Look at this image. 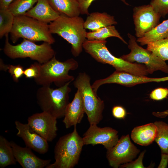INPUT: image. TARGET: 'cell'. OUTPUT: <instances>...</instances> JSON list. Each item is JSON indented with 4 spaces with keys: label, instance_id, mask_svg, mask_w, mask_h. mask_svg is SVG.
<instances>
[{
    "label": "cell",
    "instance_id": "19",
    "mask_svg": "<svg viewBox=\"0 0 168 168\" xmlns=\"http://www.w3.org/2000/svg\"><path fill=\"white\" fill-rule=\"evenodd\" d=\"M156 132V125L150 123L134 128L132 131L131 138L136 143L147 146L155 140Z\"/></svg>",
    "mask_w": 168,
    "mask_h": 168
},
{
    "label": "cell",
    "instance_id": "20",
    "mask_svg": "<svg viewBox=\"0 0 168 168\" xmlns=\"http://www.w3.org/2000/svg\"><path fill=\"white\" fill-rule=\"evenodd\" d=\"M117 23L113 16L105 12H94L89 14L87 17L84 23V27L86 29L94 31Z\"/></svg>",
    "mask_w": 168,
    "mask_h": 168
},
{
    "label": "cell",
    "instance_id": "31",
    "mask_svg": "<svg viewBox=\"0 0 168 168\" xmlns=\"http://www.w3.org/2000/svg\"><path fill=\"white\" fill-rule=\"evenodd\" d=\"M41 64L36 62L24 69V75L25 77L26 78H34V79L38 78L40 74Z\"/></svg>",
    "mask_w": 168,
    "mask_h": 168
},
{
    "label": "cell",
    "instance_id": "8",
    "mask_svg": "<svg viewBox=\"0 0 168 168\" xmlns=\"http://www.w3.org/2000/svg\"><path fill=\"white\" fill-rule=\"evenodd\" d=\"M73 85L81 92L85 113L90 124H97L103 118L104 103L94 91L90 84V76L85 72L80 73Z\"/></svg>",
    "mask_w": 168,
    "mask_h": 168
},
{
    "label": "cell",
    "instance_id": "17",
    "mask_svg": "<svg viewBox=\"0 0 168 168\" xmlns=\"http://www.w3.org/2000/svg\"><path fill=\"white\" fill-rule=\"evenodd\" d=\"M85 113L82 96L78 90L72 101L66 108L63 122L67 128L76 125L81 121Z\"/></svg>",
    "mask_w": 168,
    "mask_h": 168
},
{
    "label": "cell",
    "instance_id": "2",
    "mask_svg": "<svg viewBox=\"0 0 168 168\" xmlns=\"http://www.w3.org/2000/svg\"><path fill=\"white\" fill-rule=\"evenodd\" d=\"M106 40L86 39L83 44V48L97 62L110 65L116 71L141 76H146L149 74L145 65L130 63L113 55L106 46Z\"/></svg>",
    "mask_w": 168,
    "mask_h": 168
},
{
    "label": "cell",
    "instance_id": "32",
    "mask_svg": "<svg viewBox=\"0 0 168 168\" xmlns=\"http://www.w3.org/2000/svg\"><path fill=\"white\" fill-rule=\"evenodd\" d=\"M145 151H142L140 153L138 158L134 161L121 165L119 166L121 168H145L142 162L143 159Z\"/></svg>",
    "mask_w": 168,
    "mask_h": 168
},
{
    "label": "cell",
    "instance_id": "27",
    "mask_svg": "<svg viewBox=\"0 0 168 168\" xmlns=\"http://www.w3.org/2000/svg\"><path fill=\"white\" fill-rule=\"evenodd\" d=\"M37 1V0H14L7 9L15 16L24 15L33 7Z\"/></svg>",
    "mask_w": 168,
    "mask_h": 168
},
{
    "label": "cell",
    "instance_id": "34",
    "mask_svg": "<svg viewBox=\"0 0 168 168\" xmlns=\"http://www.w3.org/2000/svg\"><path fill=\"white\" fill-rule=\"evenodd\" d=\"M80 6L81 14L89 15L88 8L92 2L95 0H77ZM124 4L129 5L126 0H120Z\"/></svg>",
    "mask_w": 168,
    "mask_h": 168
},
{
    "label": "cell",
    "instance_id": "23",
    "mask_svg": "<svg viewBox=\"0 0 168 168\" xmlns=\"http://www.w3.org/2000/svg\"><path fill=\"white\" fill-rule=\"evenodd\" d=\"M16 162L10 142L3 136H0V167L4 168L15 165Z\"/></svg>",
    "mask_w": 168,
    "mask_h": 168
},
{
    "label": "cell",
    "instance_id": "15",
    "mask_svg": "<svg viewBox=\"0 0 168 168\" xmlns=\"http://www.w3.org/2000/svg\"><path fill=\"white\" fill-rule=\"evenodd\" d=\"M15 123L18 131L16 135L22 138L26 147L41 154L48 152V142L33 130L28 124H23L18 121H16Z\"/></svg>",
    "mask_w": 168,
    "mask_h": 168
},
{
    "label": "cell",
    "instance_id": "38",
    "mask_svg": "<svg viewBox=\"0 0 168 168\" xmlns=\"http://www.w3.org/2000/svg\"><path fill=\"white\" fill-rule=\"evenodd\" d=\"M152 114L154 116L156 117L165 118L168 115V109L162 112H153Z\"/></svg>",
    "mask_w": 168,
    "mask_h": 168
},
{
    "label": "cell",
    "instance_id": "14",
    "mask_svg": "<svg viewBox=\"0 0 168 168\" xmlns=\"http://www.w3.org/2000/svg\"><path fill=\"white\" fill-rule=\"evenodd\" d=\"M57 119L44 111L33 114L29 117L27 124L31 129L48 142L56 137Z\"/></svg>",
    "mask_w": 168,
    "mask_h": 168
},
{
    "label": "cell",
    "instance_id": "30",
    "mask_svg": "<svg viewBox=\"0 0 168 168\" xmlns=\"http://www.w3.org/2000/svg\"><path fill=\"white\" fill-rule=\"evenodd\" d=\"M150 4L156 12L164 17L168 13V0H150Z\"/></svg>",
    "mask_w": 168,
    "mask_h": 168
},
{
    "label": "cell",
    "instance_id": "6",
    "mask_svg": "<svg viewBox=\"0 0 168 168\" xmlns=\"http://www.w3.org/2000/svg\"><path fill=\"white\" fill-rule=\"evenodd\" d=\"M70 82L54 89L50 86H42L36 94L37 102L42 111L47 112L57 119L64 117L69 102V94L71 89Z\"/></svg>",
    "mask_w": 168,
    "mask_h": 168
},
{
    "label": "cell",
    "instance_id": "5",
    "mask_svg": "<svg viewBox=\"0 0 168 168\" xmlns=\"http://www.w3.org/2000/svg\"><path fill=\"white\" fill-rule=\"evenodd\" d=\"M78 67V62L73 58L61 62L54 56L47 62L41 64L40 75L34 80L37 84L41 86H50L54 83L60 87L74 80V77L69 75L68 72L70 70L77 69Z\"/></svg>",
    "mask_w": 168,
    "mask_h": 168
},
{
    "label": "cell",
    "instance_id": "16",
    "mask_svg": "<svg viewBox=\"0 0 168 168\" xmlns=\"http://www.w3.org/2000/svg\"><path fill=\"white\" fill-rule=\"evenodd\" d=\"M16 161L23 168H43L47 166L51 160L39 158L32 152L31 149L26 147H22L12 141L10 142Z\"/></svg>",
    "mask_w": 168,
    "mask_h": 168
},
{
    "label": "cell",
    "instance_id": "12",
    "mask_svg": "<svg viewBox=\"0 0 168 168\" xmlns=\"http://www.w3.org/2000/svg\"><path fill=\"white\" fill-rule=\"evenodd\" d=\"M167 81H168V76L161 78H152L115 70L107 77L96 80L91 85V87L94 92L97 94L99 87L101 86L106 84L116 83L127 87H131L143 83Z\"/></svg>",
    "mask_w": 168,
    "mask_h": 168
},
{
    "label": "cell",
    "instance_id": "10",
    "mask_svg": "<svg viewBox=\"0 0 168 168\" xmlns=\"http://www.w3.org/2000/svg\"><path fill=\"white\" fill-rule=\"evenodd\" d=\"M140 151L131 142L128 134L122 136L114 146L107 150L106 157L111 166L118 168L122 164L133 161Z\"/></svg>",
    "mask_w": 168,
    "mask_h": 168
},
{
    "label": "cell",
    "instance_id": "22",
    "mask_svg": "<svg viewBox=\"0 0 168 168\" xmlns=\"http://www.w3.org/2000/svg\"><path fill=\"white\" fill-rule=\"evenodd\" d=\"M168 38V19L164 21L143 37L138 38L137 41L142 45L161 39Z\"/></svg>",
    "mask_w": 168,
    "mask_h": 168
},
{
    "label": "cell",
    "instance_id": "25",
    "mask_svg": "<svg viewBox=\"0 0 168 168\" xmlns=\"http://www.w3.org/2000/svg\"><path fill=\"white\" fill-rule=\"evenodd\" d=\"M154 123L157 128L154 141L160 147L161 153L168 154V124L161 121Z\"/></svg>",
    "mask_w": 168,
    "mask_h": 168
},
{
    "label": "cell",
    "instance_id": "7",
    "mask_svg": "<svg viewBox=\"0 0 168 168\" xmlns=\"http://www.w3.org/2000/svg\"><path fill=\"white\" fill-rule=\"evenodd\" d=\"M3 51L4 54L12 59L29 58L41 63H44L55 56V52L50 44L44 42L38 45L34 42L23 39L16 45L11 44L9 41L8 34L5 35Z\"/></svg>",
    "mask_w": 168,
    "mask_h": 168
},
{
    "label": "cell",
    "instance_id": "11",
    "mask_svg": "<svg viewBox=\"0 0 168 168\" xmlns=\"http://www.w3.org/2000/svg\"><path fill=\"white\" fill-rule=\"evenodd\" d=\"M161 15L156 12L150 4L135 7L133 9V18L136 36H143L159 23Z\"/></svg>",
    "mask_w": 168,
    "mask_h": 168
},
{
    "label": "cell",
    "instance_id": "21",
    "mask_svg": "<svg viewBox=\"0 0 168 168\" xmlns=\"http://www.w3.org/2000/svg\"><path fill=\"white\" fill-rule=\"evenodd\" d=\"M53 8L61 14L69 17L79 16L81 14L77 0H48Z\"/></svg>",
    "mask_w": 168,
    "mask_h": 168
},
{
    "label": "cell",
    "instance_id": "3",
    "mask_svg": "<svg viewBox=\"0 0 168 168\" xmlns=\"http://www.w3.org/2000/svg\"><path fill=\"white\" fill-rule=\"evenodd\" d=\"M84 145L82 138L78 134L76 125L73 131L61 137L54 149L55 162L46 168H72L78 163Z\"/></svg>",
    "mask_w": 168,
    "mask_h": 168
},
{
    "label": "cell",
    "instance_id": "26",
    "mask_svg": "<svg viewBox=\"0 0 168 168\" xmlns=\"http://www.w3.org/2000/svg\"><path fill=\"white\" fill-rule=\"evenodd\" d=\"M147 49L165 61L168 60V38L151 42L147 44Z\"/></svg>",
    "mask_w": 168,
    "mask_h": 168
},
{
    "label": "cell",
    "instance_id": "28",
    "mask_svg": "<svg viewBox=\"0 0 168 168\" xmlns=\"http://www.w3.org/2000/svg\"><path fill=\"white\" fill-rule=\"evenodd\" d=\"M15 16L8 9H0V38L10 33L12 28Z\"/></svg>",
    "mask_w": 168,
    "mask_h": 168
},
{
    "label": "cell",
    "instance_id": "29",
    "mask_svg": "<svg viewBox=\"0 0 168 168\" xmlns=\"http://www.w3.org/2000/svg\"><path fill=\"white\" fill-rule=\"evenodd\" d=\"M0 70L5 71L8 70L15 82H18L19 79L24 75V69L23 67L20 64L16 65H7L4 64L2 60L0 59Z\"/></svg>",
    "mask_w": 168,
    "mask_h": 168
},
{
    "label": "cell",
    "instance_id": "18",
    "mask_svg": "<svg viewBox=\"0 0 168 168\" xmlns=\"http://www.w3.org/2000/svg\"><path fill=\"white\" fill-rule=\"evenodd\" d=\"M24 15L48 23L56 19L60 14L53 8L48 0H37L36 5Z\"/></svg>",
    "mask_w": 168,
    "mask_h": 168
},
{
    "label": "cell",
    "instance_id": "13",
    "mask_svg": "<svg viewBox=\"0 0 168 168\" xmlns=\"http://www.w3.org/2000/svg\"><path fill=\"white\" fill-rule=\"evenodd\" d=\"M118 133L117 130L110 127L100 128L97 124H90L82 138L84 145L100 144L109 150L118 141Z\"/></svg>",
    "mask_w": 168,
    "mask_h": 168
},
{
    "label": "cell",
    "instance_id": "37",
    "mask_svg": "<svg viewBox=\"0 0 168 168\" xmlns=\"http://www.w3.org/2000/svg\"><path fill=\"white\" fill-rule=\"evenodd\" d=\"M14 0H0V9L8 8L10 4Z\"/></svg>",
    "mask_w": 168,
    "mask_h": 168
},
{
    "label": "cell",
    "instance_id": "9",
    "mask_svg": "<svg viewBox=\"0 0 168 168\" xmlns=\"http://www.w3.org/2000/svg\"><path fill=\"white\" fill-rule=\"evenodd\" d=\"M128 36L129 39L128 46L130 52L122 55L120 58L130 63L137 62L144 64L149 74H152L158 70L168 73V65L165 61L139 45L134 36L130 33H128Z\"/></svg>",
    "mask_w": 168,
    "mask_h": 168
},
{
    "label": "cell",
    "instance_id": "24",
    "mask_svg": "<svg viewBox=\"0 0 168 168\" xmlns=\"http://www.w3.org/2000/svg\"><path fill=\"white\" fill-rule=\"evenodd\" d=\"M110 37H117L124 44H128L115 26L113 25L103 27L95 31L86 32V38L88 40H104Z\"/></svg>",
    "mask_w": 168,
    "mask_h": 168
},
{
    "label": "cell",
    "instance_id": "33",
    "mask_svg": "<svg viewBox=\"0 0 168 168\" xmlns=\"http://www.w3.org/2000/svg\"><path fill=\"white\" fill-rule=\"evenodd\" d=\"M168 95V88H158L155 89L151 92L150 97L152 100H159L166 98Z\"/></svg>",
    "mask_w": 168,
    "mask_h": 168
},
{
    "label": "cell",
    "instance_id": "36",
    "mask_svg": "<svg viewBox=\"0 0 168 168\" xmlns=\"http://www.w3.org/2000/svg\"><path fill=\"white\" fill-rule=\"evenodd\" d=\"M168 163V154L165 153H161V160L158 168H165L167 167Z\"/></svg>",
    "mask_w": 168,
    "mask_h": 168
},
{
    "label": "cell",
    "instance_id": "1",
    "mask_svg": "<svg viewBox=\"0 0 168 168\" xmlns=\"http://www.w3.org/2000/svg\"><path fill=\"white\" fill-rule=\"evenodd\" d=\"M84 21L79 16L71 17L64 14L49 24L52 34H57L71 45V52L75 57L82 52L83 44L86 40V31L84 27Z\"/></svg>",
    "mask_w": 168,
    "mask_h": 168
},
{
    "label": "cell",
    "instance_id": "35",
    "mask_svg": "<svg viewBox=\"0 0 168 168\" xmlns=\"http://www.w3.org/2000/svg\"><path fill=\"white\" fill-rule=\"evenodd\" d=\"M112 114L113 116L116 118L119 119H124L126 115V112L123 107L117 105L114 106L113 108Z\"/></svg>",
    "mask_w": 168,
    "mask_h": 168
},
{
    "label": "cell",
    "instance_id": "4",
    "mask_svg": "<svg viewBox=\"0 0 168 168\" xmlns=\"http://www.w3.org/2000/svg\"><path fill=\"white\" fill-rule=\"evenodd\" d=\"M10 33L11 40L13 43L20 38L33 42L44 41L50 44L55 42L49 31L48 23L25 15L15 17Z\"/></svg>",
    "mask_w": 168,
    "mask_h": 168
}]
</instances>
